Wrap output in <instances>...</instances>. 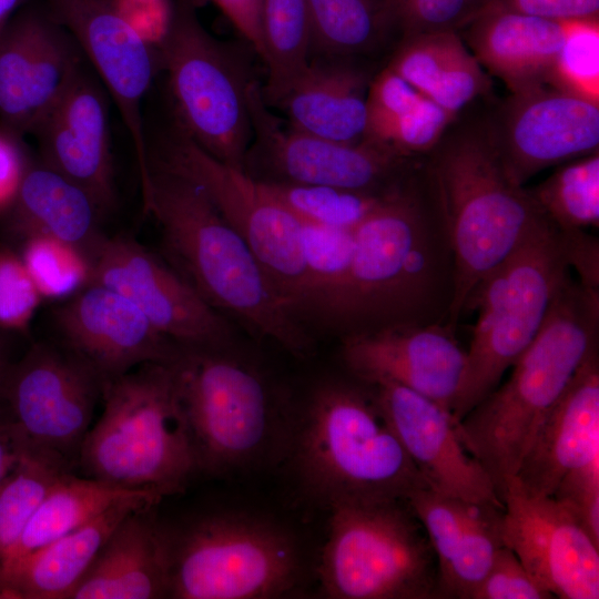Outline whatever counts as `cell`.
Here are the masks:
<instances>
[{
    "label": "cell",
    "instance_id": "6da1fadb",
    "mask_svg": "<svg viewBox=\"0 0 599 599\" xmlns=\"http://www.w3.org/2000/svg\"><path fill=\"white\" fill-rule=\"evenodd\" d=\"M424 165L453 255L451 327L478 285L550 221L529 191L507 175L485 110L460 113Z\"/></svg>",
    "mask_w": 599,
    "mask_h": 599
},
{
    "label": "cell",
    "instance_id": "7a4b0ae2",
    "mask_svg": "<svg viewBox=\"0 0 599 599\" xmlns=\"http://www.w3.org/2000/svg\"><path fill=\"white\" fill-rule=\"evenodd\" d=\"M598 331L599 291L571 280L509 378L456 423L463 445L483 466L501 502L505 485L516 476L540 425L598 349Z\"/></svg>",
    "mask_w": 599,
    "mask_h": 599
},
{
    "label": "cell",
    "instance_id": "3957f363",
    "mask_svg": "<svg viewBox=\"0 0 599 599\" xmlns=\"http://www.w3.org/2000/svg\"><path fill=\"white\" fill-rule=\"evenodd\" d=\"M144 211L183 278L216 311L294 353L309 347L307 333L276 292L258 260L192 181L150 164Z\"/></svg>",
    "mask_w": 599,
    "mask_h": 599
},
{
    "label": "cell",
    "instance_id": "277c9868",
    "mask_svg": "<svg viewBox=\"0 0 599 599\" xmlns=\"http://www.w3.org/2000/svg\"><path fill=\"white\" fill-rule=\"evenodd\" d=\"M436 212L423 164L355 227L347 283L322 318L351 326L348 334L420 323L438 281L432 225Z\"/></svg>",
    "mask_w": 599,
    "mask_h": 599
},
{
    "label": "cell",
    "instance_id": "5b68a950",
    "mask_svg": "<svg viewBox=\"0 0 599 599\" xmlns=\"http://www.w3.org/2000/svg\"><path fill=\"white\" fill-rule=\"evenodd\" d=\"M295 465L328 506L407 500L428 488L367 385L332 382L316 389L297 436Z\"/></svg>",
    "mask_w": 599,
    "mask_h": 599
},
{
    "label": "cell",
    "instance_id": "8992f818",
    "mask_svg": "<svg viewBox=\"0 0 599 599\" xmlns=\"http://www.w3.org/2000/svg\"><path fill=\"white\" fill-rule=\"evenodd\" d=\"M104 409L82 443L87 477L163 498L199 470L169 363H146L108 380Z\"/></svg>",
    "mask_w": 599,
    "mask_h": 599
},
{
    "label": "cell",
    "instance_id": "52a82bcc",
    "mask_svg": "<svg viewBox=\"0 0 599 599\" xmlns=\"http://www.w3.org/2000/svg\"><path fill=\"white\" fill-rule=\"evenodd\" d=\"M567 244L551 222L534 234L476 288L478 311L451 415L460 420L500 383L536 338L571 281Z\"/></svg>",
    "mask_w": 599,
    "mask_h": 599
},
{
    "label": "cell",
    "instance_id": "ba28073f",
    "mask_svg": "<svg viewBox=\"0 0 599 599\" xmlns=\"http://www.w3.org/2000/svg\"><path fill=\"white\" fill-rule=\"evenodd\" d=\"M155 44L176 123L209 154L243 170L252 140L248 91L255 80L244 57L205 29L194 0L170 4Z\"/></svg>",
    "mask_w": 599,
    "mask_h": 599
},
{
    "label": "cell",
    "instance_id": "9c48e42d",
    "mask_svg": "<svg viewBox=\"0 0 599 599\" xmlns=\"http://www.w3.org/2000/svg\"><path fill=\"white\" fill-rule=\"evenodd\" d=\"M328 507V536L318 569L327 597L436 598V556L407 500Z\"/></svg>",
    "mask_w": 599,
    "mask_h": 599
},
{
    "label": "cell",
    "instance_id": "30bf717a",
    "mask_svg": "<svg viewBox=\"0 0 599 599\" xmlns=\"http://www.w3.org/2000/svg\"><path fill=\"white\" fill-rule=\"evenodd\" d=\"M165 537L169 598H275L298 581L296 542L268 520L213 514L165 529Z\"/></svg>",
    "mask_w": 599,
    "mask_h": 599
},
{
    "label": "cell",
    "instance_id": "8fae6325",
    "mask_svg": "<svg viewBox=\"0 0 599 599\" xmlns=\"http://www.w3.org/2000/svg\"><path fill=\"white\" fill-rule=\"evenodd\" d=\"M217 349L182 346L169 363L197 469L212 475L246 467L261 457L274 425L262 379Z\"/></svg>",
    "mask_w": 599,
    "mask_h": 599
},
{
    "label": "cell",
    "instance_id": "7c38bea8",
    "mask_svg": "<svg viewBox=\"0 0 599 599\" xmlns=\"http://www.w3.org/2000/svg\"><path fill=\"white\" fill-rule=\"evenodd\" d=\"M150 164L202 189L252 250L276 292L296 316L306 284L301 220L261 182L204 151L177 123L163 140L156 160L150 159Z\"/></svg>",
    "mask_w": 599,
    "mask_h": 599
},
{
    "label": "cell",
    "instance_id": "4fadbf2b",
    "mask_svg": "<svg viewBox=\"0 0 599 599\" xmlns=\"http://www.w3.org/2000/svg\"><path fill=\"white\" fill-rule=\"evenodd\" d=\"M248 106L252 140L243 170L258 182L384 195L409 180L424 162L368 140L343 143L284 126L265 103L257 80L251 84Z\"/></svg>",
    "mask_w": 599,
    "mask_h": 599
},
{
    "label": "cell",
    "instance_id": "5bb4252c",
    "mask_svg": "<svg viewBox=\"0 0 599 599\" xmlns=\"http://www.w3.org/2000/svg\"><path fill=\"white\" fill-rule=\"evenodd\" d=\"M104 384L65 346L41 343L10 366L2 400L34 453L53 456L72 468Z\"/></svg>",
    "mask_w": 599,
    "mask_h": 599
},
{
    "label": "cell",
    "instance_id": "9a60e30c",
    "mask_svg": "<svg viewBox=\"0 0 599 599\" xmlns=\"http://www.w3.org/2000/svg\"><path fill=\"white\" fill-rule=\"evenodd\" d=\"M499 160L517 185L599 151V103L545 84L485 109Z\"/></svg>",
    "mask_w": 599,
    "mask_h": 599
},
{
    "label": "cell",
    "instance_id": "2e32d148",
    "mask_svg": "<svg viewBox=\"0 0 599 599\" xmlns=\"http://www.w3.org/2000/svg\"><path fill=\"white\" fill-rule=\"evenodd\" d=\"M45 9L84 53L112 98L133 143L141 190L151 167L142 104L159 64L153 43L113 0H44Z\"/></svg>",
    "mask_w": 599,
    "mask_h": 599
},
{
    "label": "cell",
    "instance_id": "e0dca14e",
    "mask_svg": "<svg viewBox=\"0 0 599 599\" xmlns=\"http://www.w3.org/2000/svg\"><path fill=\"white\" fill-rule=\"evenodd\" d=\"M90 261V284L125 296L177 345L220 348L229 341L231 329L221 314L180 273L136 241L103 237Z\"/></svg>",
    "mask_w": 599,
    "mask_h": 599
},
{
    "label": "cell",
    "instance_id": "ac0fdd59",
    "mask_svg": "<svg viewBox=\"0 0 599 599\" xmlns=\"http://www.w3.org/2000/svg\"><path fill=\"white\" fill-rule=\"evenodd\" d=\"M81 62L45 7L24 3L0 33V131L19 142L32 134Z\"/></svg>",
    "mask_w": 599,
    "mask_h": 599
},
{
    "label": "cell",
    "instance_id": "d6986e66",
    "mask_svg": "<svg viewBox=\"0 0 599 599\" xmlns=\"http://www.w3.org/2000/svg\"><path fill=\"white\" fill-rule=\"evenodd\" d=\"M502 540L528 572L554 597L599 598V546L564 504L531 497L508 478Z\"/></svg>",
    "mask_w": 599,
    "mask_h": 599
},
{
    "label": "cell",
    "instance_id": "ffe728a7",
    "mask_svg": "<svg viewBox=\"0 0 599 599\" xmlns=\"http://www.w3.org/2000/svg\"><path fill=\"white\" fill-rule=\"evenodd\" d=\"M351 373L364 385L390 382L451 410L466 352L450 327L400 323L347 334L342 349Z\"/></svg>",
    "mask_w": 599,
    "mask_h": 599
},
{
    "label": "cell",
    "instance_id": "44dd1931",
    "mask_svg": "<svg viewBox=\"0 0 599 599\" xmlns=\"http://www.w3.org/2000/svg\"><path fill=\"white\" fill-rule=\"evenodd\" d=\"M367 386L428 488L445 496L504 507L489 476L463 445L449 410L396 383Z\"/></svg>",
    "mask_w": 599,
    "mask_h": 599
},
{
    "label": "cell",
    "instance_id": "7402d4cb",
    "mask_svg": "<svg viewBox=\"0 0 599 599\" xmlns=\"http://www.w3.org/2000/svg\"><path fill=\"white\" fill-rule=\"evenodd\" d=\"M108 95L81 62L32 133L41 162L81 186L102 214L116 203Z\"/></svg>",
    "mask_w": 599,
    "mask_h": 599
},
{
    "label": "cell",
    "instance_id": "603a6c76",
    "mask_svg": "<svg viewBox=\"0 0 599 599\" xmlns=\"http://www.w3.org/2000/svg\"><path fill=\"white\" fill-rule=\"evenodd\" d=\"M65 347L106 383L146 363H171L181 347L122 294L89 284L54 314Z\"/></svg>",
    "mask_w": 599,
    "mask_h": 599
},
{
    "label": "cell",
    "instance_id": "cb8c5ba5",
    "mask_svg": "<svg viewBox=\"0 0 599 599\" xmlns=\"http://www.w3.org/2000/svg\"><path fill=\"white\" fill-rule=\"evenodd\" d=\"M407 502L436 556V598L473 599L504 546V507L445 496L430 488L413 491Z\"/></svg>",
    "mask_w": 599,
    "mask_h": 599
},
{
    "label": "cell",
    "instance_id": "d4e9b609",
    "mask_svg": "<svg viewBox=\"0 0 599 599\" xmlns=\"http://www.w3.org/2000/svg\"><path fill=\"white\" fill-rule=\"evenodd\" d=\"M599 459V356L592 352L540 425L515 476L531 497H550L570 471Z\"/></svg>",
    "mask_w": 599,
    "mask_h": 599
},
{
    "label": "cell",
    "instance_id": "484cf974",
    "mask_svg": "<svg viewBox=\"0 0 599 599\" xmlns=\"http://www.w3.org/2000/svg\"><path fill=\"white\" fill-rule=\"evenodd\" d=\"M382 67L362 60L313 57L276 108L292 129L336 142H361L367 91Z\"/></svg>",
    "mask_w": 599,
    "mask_h": 599
},
{
    "label": "cell",
    "instance_id": "4316f807",
    "mask_svg": "<svg viewBox=\"0 0 599 599\" xmlns=\"http://www.w3.org/2000/svg\"><path fill=\"white\" fill-rule=\"evenodd\" d=\"M568 23L484 10L458 33L480 65L517 93L548 84Z\"/></svg>",
    "mask_w": 599,
    "mask_h": 599
},
{
    "label": "cell",
    "instance_id": "83f0119b",
    "mask_svg": "<svg viewBox=\"0 0 599 599\" xmlns=\"http://www.w3.org/2000/svg\"><path fill=\"white\" fill-rule=\"evenodd\" d=\"M152 507L135 509L115 527L69 599L169 598L165 528Z\"/></svg>",
    "mask_w": 599,
    "mask_h": 599
},
{
    "label": "cell",
    "instance_id": "f1b7e54d",
    "mask_svg": "<svg viewBox=\"0 0 599 599\" xmlns=\"http://www.w3.org/2000/svg\"><path fill=\"white\" fill-rule=\"evenodd\" d=\"M158 502L148 497L118 502L85 525L26 555L0 571V598L69 599L115 527L135 509Z\"/></svg>",
    "mask_w": 599,
    "mask_h": 599
},
{
    "label": "cell",
    "instance_id": "f546056e",
    "mask_svg": "<svg viewBox=\"0 0 599 599\" xmlns=\"http://www.w3.org/2000/svg\"><path fill=\"white\" fill-rule=\"evenodd\" d=\"M386 65L454 116L491 95L490 78L456 31L405 37Z\"/></svg>",
    "mask_w": 599,
    "mask_h": 599
},
{
    "label": "cell",
    "instance_id": "4dcf8cb0",
    "mask_svg": "<svg viewBox=\"0 0 599 599\" xmlns=\"http://www.w3.org/2000/svg\"><path fill=\"white\" fill-rule=\"evenodd\" d=\"M3 211L19 234L45 235L82 250L90 257L103 237L102 212L78 184L44 163L30 164Z\"/></svg>",
    "mask_w": 599,
    "mask_h": 599
},
{
    "label": "cell",
    "instance_id": "1f68e13d",
    "mask_svg": "<svg viewBox=\"0 0 599 599\" xmlns=\"http://www.w3.org/2000/svg\"><path fill=\"white\" fill-rule=\"evenodd\" d=\"M313 57L385 65L404 39L397 0H307Z\"/></svg>",
    "mask_w": 599,
    "mask_h": 599
},
{
    "label": "cell",
    "instance_id": "d6a6232c",
    "mask_svg": "<svg viewBox=\"0 0 599 599\" xmlns=\"http://www.w3.org/2000/svg\"><path fill=\"white\" fill-rule=\"evenodd\" d=\"M141 497L159 501L163 498L155 491L124 488L90 477L80 478L70 471L60 475L33 510L19 539L6 554L0 571L85 525L113 505Z\"/></svg>",
    "mask_w": 599,
    "mask_h": 599
},
{
    "label": "cell",
    "instance_id": "836d02e7",
    "mask_svg": "<svg viewBox=\"0 0 599 599\" xmlns=\"http://www.w3.org/2000/svg\"><path fill=\"white\" fill-rule=\"evenodd\" d=\"M262 52L267 77L265 103L276 108L309 62L307 0H261Z\"/></svg>",
    "mask_w": 599,
    "mask_h": 599
},
{
    "label": "cell",
    "instance_id": "e575fe53",
    "mask_svg": "<svg viewBox=\"0 0 599 599\" xmlns=\"http://www.w3.org/2000/svg\"><path fill=\"white\" fill-rule=\"evenodd\" d=\"M301 222V247L306 284L300 311L323 317L341 296L347 283L353 260L355 229Z\"/></svg>",
    "mask_w": 599,
    "mask_h": 599
},
{
    "label": "cell",
    "instance_id": "d590c367",
    "mask_svg": "<svg viewBox=\"0 0 599 599\" xmlns=\"http://www.w3.org/2000/svg\"><path fill=\"white\" fill-rule=\"evenodd\" d=\"M546 217L560 231L599 225V151L566 162L528 190Z\"/></svg>",
    "mask_w": 599,
    "mask_h": 599
},
{
    "label": "cell",
    "instance_id": "8d00e7d4",
    "mask_svg": "<svg viewBox=\"0 0 599 599\" xmlns=\"http://www.w3.org/2000/svg\"><path fill=\"white\" fill-rule=\"evenodd\" d=\"M261 183L301 221L343 229H355L388 194L326 185Z\"/></svg>",
    "mask_w": 599,
    "mask_h": 599
},
{
    "label": "cell",
    "instance_id": "74e56055",
    "mask_svg": "<svg viewBox=\"0 0 599 599\" xmlns=\"http://www.w3.org/2000/svg\"><path fill=\"white\" fill-rule=\"evenodd\" d=\"M70 470L53 456L33 453L3 483L0 487V564L53 481Z\"/></svg>",
    "mask_w": 599,
    "mask_h": 599
},
{
    "label": "cell",
    "instance_id": "f35d334b",
    "mask_svg": "<svg viewBox=\"0 0 599 599\" xmlns=\"http://www.w3.org/2000/svg\"><path fill=\"white\" fill-rule=\"evenodd\" d=\"M20 256L42 300L71 297L90 284L89 255L69 243L30 235Z\"/></svg>",
    "mask_w": 599,
    "mask_h": 599
},
{
    "label": "cell",
    "instance_id": "ab89813d",
    "mask_svg": "<svg viewBox=\"0 0 599 599\" xmlns=\"http://www.w3.org/2000/svg\"><path fill=\"white\" fill-rule=\"evenodd\" d=\"M548 84L599 103V20L568 23Z\"/></svg>",
    "mask_w": 599,
    "mask_h": 599
},
{
    "label": "cell",
    "instance_id": "60d3db41",
    "mask_svg": "<svg viewBox=\"0 0 599 599\" xmlns=\"http://www.w3.org/2000/svg\"><path fill=\"white\" fill-rule=\"evenodd\" d=\"M456 118L423 97L413 109L390 124L375 143L387 145L406 156L424 158L438 144Z\"/></svg>",
    "mask_w": 599,
    "mask_h": 599
},
{
    "label": "cell",
    "instance_id": "b9f144b4",
    "mask_svg": "<svg viewBox=\"0 0 599 599\" xmlns=\"http://www.w3.org/2000/svg\"><path fill=\"white\" fill-rule=\"evenodd\" d=\"M423 97L389 67H382L367 91L363 140L376 142L390 124L413 109Z\"/></svg>",
    "mask_w": 599,
    "mask_h": 599
},
{
    "label": "cell",
    "instance_id": "7bdbcfd3",
    "mask_svg": "<svg viewBox=\"0 0 599 599\" xmlns=\"http://www.w3.org/2000/svg\"><path fill=\"white\" fill-rule=\"evenodd\" d=\"M41 301L21 256L0 248V327L27 329Z\"/></svg>",
    "mask_w": 599,
    "mask_h": 599
},
{
    "label": "cell",
    "instance_id": "ee69618b",
    "mask_svg": "<svg viewBox=\"0 0 599 599\" xmlns=\"http://www.w3.org/2000/svg\"><path fill=\"white\" fill-rule=\"evenodd\" d=\"M489 0H397L404 38L425 32H458Z\"/></svg>",
    "mask_w": 599,
    "mask_h": 599
},
{
    "label": "cell",
    "instance_id": "f6af8a7d",
    "mask_svg": "<svg viewBox=\"0 0 599 599\" xmlns=\"http://www.w3.org/2000/svg\"><path fill=\"white\" fill-rule=\"evenodd\" d=\"M555 598L524 567L515 552L502 546L478 586L473 599H549Z\"/></svg>",
    "mask_w": 599,
    "mask_h": 599
},
{
    "label": "cell",
    "instance_id": "bcb514c9",
    "mask_svg": "<svg viewBox=\"0 0 599 599\" xmlns=\"http://www.w3.org/2000/svg\"><path fill=\"white\" fill-rule=\"evenodd\" d=\"M552 497L572 511L599 546V459L567 474Z\"/></svg>",
    "mask_w": 599,
    "mask_h": 599
},
{
    "label": "cell",
    "instance_id": "7dc6e473",
    "mask_svg": "<svg viewBox=\"0 0 599 599\" xmlns=\"http://www.w3.org/2000/svg\"><path fill=\"white\" fill-rule=\"evenodd\" d=\"M484 10L512 11L559 22L599 20V0H489Z\"/></svg>",
    "mask_w": 599,
    "mask_h": 599
},
{
    "label": "cell",
    "instance_id": "c3c4849f",
    "mask_svg": "<svg viewBox=\"0 0 599 599\" xmlns=\"http://www.w3.org/2000/svg\"><path fill=\"white\" fill-rule=\"evenodd\" d=\"M564 234L569 263L575 267L579 282L585 286L599 291L598 241L585 230L560 231Z\"/></svg>",
    "mask_w": 599,
    "mask_h": 599
},
{
    "label": "cell",
    "instance_id": "681fc988",
    "mask_svg": "<svg viewBox=\"0 0 599 599\" xmlns=\"http://www.w3.org/2000/svg\"><path fill=\"white\" fill-rule=\"evenodd\" d=\"M261 55V0H211Z\"/></svg>",
    "mask_w": 599,
    "mask_h": 599
},
{
    "label": "cell",
    "instance_id": "f907efd6",
    "mask_svg": "<svg viewBox=\"0 0 599 599\" xmlns=\"http://www.w3.org/2000/svg\"><path fill=\"white\" fill-rule=\"evenodd\" d=\"M27 440L12 420L2 398L0 399V487L33 454Z\"/></svg>",
    "mask_w": 599,
    "mask_h": 599
},
{
    "label": "cell",
    "instance_id": "816d5d0a",
    "mask_svg": "<svg viewBox=\"0 0 599 599\" xmlns=\"http://www.w3.org/2000/svg\"><path fill=\"white\" fill-rule=\"evenodd\" d=\"M27 162L20 142L0 131V211L11 201Z\"/></svg>",
    "mask_w": 599,
    "mask_h": 599
},
{
    "label": "cell",
    "instance_id": "f5cc1de1",
    "mask_svg": "<svg viewBox=\"0 0 599 599\" xmlns=\"http://www.w3.org/2000/svg\"><path fill=\"white\" fill-rule=\"evenodd\" d=\"M27 0H0V33Z\"/></svg>",
    "mask_w": 599,
    "mask_h": 599
},
{
    "label": "cell",
    "instance_id": "db71d44e",
    "mask_svg": "<svg viewBox=\"0 0 599 599\" xmlns=\"http://www.w3.org/2000/svg\"><path fill=\"white\" fill-rule=\"evenodd\" d=\"M11 364L8 362L3 346L0 344V399L2 398L4 383Z\"/></svg>",
    "mask_w": 599,
    "mask_h": 599
}]
</instances>
